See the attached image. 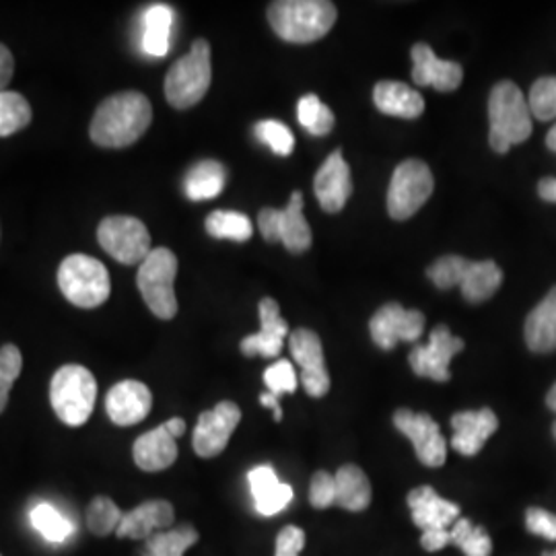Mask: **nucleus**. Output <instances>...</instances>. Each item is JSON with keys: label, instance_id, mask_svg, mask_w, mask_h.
I'll return each instance as SVG.
<instances>
[{"label": "nucleus", "instance_id": "5fc2aeb1", "mask_svg": "<svg viewBox=\"0 0 556 556\" xmlns=\"http://www.w3.org/2000/svg\"><path fill=\"white\" fill-rule=\"evenodd\" d=\"M553 435H555V439H556V422H555V425H553Z\"/></svg>", "mask_w": 556, "mask_h": 556}, {"label": "nucleus", "instance_id": "0eeeda50", "mask_svg": "<svg viewBox=\"0 0 556 556\" xmlns=\"http://www.w3.org/2000/svg\"><path fill=\"white\" fill-rule=\"evenodd\" d=\"M59 287L64 298L83 309H93L103 305L112 289L108 268L100 260L85 254H73L62 260L59 268Z\"/></svg>", "mask_w": 556, "mask_h": 556}, {"label": "nucleus", "instance_id": "5701e85b", "mask_svg": "<svg viewBox=\"0 0 556 556\" xmlns=\"http://www.w3.org/2000/svg\"><path fill=\"white\" fill-rule=\"evenodd\" d=\"M452 447L462 456H477L498 429V418L491 408L464 410L452 417Z\"/></svg>", "mask_w": 556, "mask_h": 556}, {"label": "nucleus", "instance_id": "09e8293b", "mask_svg": "<svg viewBox=\"0 0 556 556\" xmlns=\"http://www.w3.org/2000/svg\"><path fill=\"white\" fill-rule=\"evenodd\" d=\"M260 404H262V406H266V408H270V410L275 413V420H280V418H282V408H280V404H278V397L273 396L270 392H266V394H262V396H260Z\"/></svg>", "mask_w": 556, "mask_h": 556}, {"label": "nucleus", "instance_id": "4468645a", "mask_svg": "<svg viewBox=\"0 0 556 556\" xmlns=\"http://www.w3.org/2000/svg\"><path fill=\"white\" fill-rule=\"evenodd\" d=\"M241 420V410L236 402H219L213 410H204L199 417L192 445L200 457H217L227 447L233 431Z\"/></svg>", "mask_w": 556, "mask_h": 556}, {"label": "nucleus", "instance_id": "6ab92c4d", "mask_svg": "<svg viewBox=\"0 0 556 556\" xmlns=\"http://www.w3.org/2000/svg\"><path fill=\"white\" fill-rule=\"evenodd\" d=\"M260 332L241 340L239 349L245 357L275 358L280 355L285 338L289 337V326L280 318L278 303L275 299L266 298L260 301Z\"/></svg>", "mask_w": 556, "mask_h": 556}, {"label": "nucleus", "instance_id": "f8f14e48", "mask_svg": "<svg viewBox=\"0 0 556 556\" xmlns=\"http://www.w3.org/2000/svg\"><path fill=\"white\" fill-rule=\"evenodd\" d=\"M459 351H464V340L454 337L445 324H439L438 328H433L427 344L422 346L417 344L410 351L408 363L418 378L433 379L443 383L452 379L450 363Z\"/></svg>", "mask_w": 556, "mask_h": 556}, {"label": "nucleus", "instance_id": "9b49d317", "mask_svg": "<svg viewBox=\"0 0 556 556\" xmlns=\"http://www.w3.org/2000/svg\"><path fill=\"white\" fill-rule=\"evenodd\" d=\"M258 227L266 241H280L289 252L301 254L312 245V229L303 217V194L293 192L289 204L278 208H262Z\"/></svg>", "mask_w": 556, "mask_h": 556}, {"label": "nucleus", "instance_id": "f704fd0d", "mask_svg": "<svg viewBox=\"0 0 556 556\" xmlns=\"http://www.w3.org/2000/svg\"><path fill=\"white\" fill-rule=\"evenodd\" d=\"M31 105L15 91H0V137H11L31 122Z\"/></svg>", "mask_w": 556, "mask_h": 556}, {"label": "nucleus", "instance_id": "a19ab883", "mask_svg": "<svg viewBox=\"0 0 556 556\" xmlns=\"http://www.w3.org/2000/svg\"><path fill=\"white\" fill-rule=\"evenodd\" d=\"M264 383L273 396L293 394L298 390V374L293 369V363L287 358H280L275 365H270L264 371Z\"/></svg>", "mask_w": 556, "mask_h": 556}, {"label": "nucleus", "instance_id": "a211bd4d", "mask_svg": "<svg viewBox=\"0 0 556 556\" xmlns=\"http://www.w3.org/2000/svg\"><path fill=\"white\" fill-rule=\"evenodd\" d=\"M314 190H316L319 206L326 213H340L346 200L351 199L353 194L351 167L342 157L340 149L321 163L314 179Z\"/></svg>", "mask_w": 556, "mask_h": 556}, {"label": "nucleus", "instance_id": "ddd939ff", "mask_svg": "<svg viewBox=\"0 0 556 556\" xmlns=\"http://www.w3.org/2000/svg\"><path fill=\"white\" fill-rule=\"evenodd\" d=\"M394 427L415 445L418 462L439 468L447 459V441L441 435L438 422L425 413L400 408L394 415Z\"/></svg>", "mask_w": 556, "mask_h": 556}, {"label": "nucleus", "instance_id": "393cba45", "mask_svg": "<svg viewBox=\"0 0 556 556\" xmlns=\"http://www.w3.org/2000/svg\"><path fill=\"white\" fill-rule=\"evenodd\" d=\"M132 457L142 472H161L178 459L176 438L161 425L135 441Z\"/></svg>", "mask_w": 556, "mask_h": 556}, {"label": "nucleus", "instance_id": "c9c22d12", "mask_svg": "<svg viewBox=\"0 0 556 556\" xmlns=\"http://www.w3.org/2000/svg\"><path fill=\"white\" fill-rule=\"evenodd\" d=\"M29 521L36 532L48 542H64L73 534V523L50 503H40L29 511Z\"/></svg>", "mask_w": 556, "mask_h": 556}, {"label": "nucleus", "instance_id": "603ef678", "mask_svg": "<svg viewBox=\"0 0 556 556\" xmlns=\"http://www.w3.org/2000/svg\"><path fill=\"white\" fill-rule=\"evenodd\" d=\"M546 404H548V408L556 413V383L551 388V392H548V396H546Z\"/></svg>", "mask_w": 556, "mask_h": 556}, {"label": "nucleus", "instance_id": "412c9836", "mask_svg": "<svg viewBox=\"0 0 556 556\" xmlns=\"http://www.w3.org/2000/svg\"><path fill=\"white\" fill-rule=\"evenodd\" d=\"M408 507L415 526L422 532L452 530L459 519V505L441 497L433 486H418L408 493Z\"/></svg>", "mask_w": 556, "mask_h": 556}, {"label": "nucleus", "instance_id": "c03bdc74", "mask_svg": "<svg viewBox=\"0 0 556 556\" xmlns=\"http://www.w3.org/2000/svg\"><path fill=\"white\" fill-rule=\"evenodd\" d=\"M305 548V532L298 526H287L278 532L275 556H299Z\"/></svg>", "mask_w": 556, "mask_h": 556}, {"label": "nucleus", "instance_id": "79ce46f5", "mask_svg": "<svg viewBox=\"0 0 556 556\" xmlns=\"http://www.w3.org/2000/svg\"><path fill=\"white\" fill-rule=\"evenodd\" d=\"M309 505L316 509H328L337 505V482L326 470H318L309 482Z\"/></svg>", "mask_w": 556, "mask_h": 556}, {"label": "nucleus", "instance_id": "de8ad7c7", "mask_svg": "<svg viewBox=\"0 0 556 556\" xmlns=\"http://www.w3.org/2000/svg\"><path fill=\"white\" fill-rule=\"evenodd\" d=\"M538 194H540V199L546 200V202H555L556 204V178L540 179Z\"/></svg>", "mask_w": 556, "mask_h": 556}, {"label": "nucleus", "instance_id": "49530a36", "mask_svg": "<svg viewBox=\"0 0 556 556\" xmlns=\"http://www.w3.org/2000/svg\"><path fill=\"white\" fill-rule=\"evenodd\" d=\"M13 75H15V59H13L11 50L4 43H0V91L7 89Z\"/></svg>", "mask_w": 556, "mask_h": 556}, {"label": "nucleus", "instance_id": "cd10ccee", "mask_svg": "<svg viewBox=\"0 0 556 556\" xmlns=\"http://www.w3.org/2000/svg\"><path fill=\"white\" fill-rule=\"evenodd\" d=\"M337 482V505L346 509V511H365L371 505V482L367 475L355 466V464H346L334 475Z\"/></svg>", "mask_w": 556, "mask_h": 556}, {"label": "nucleus", "instance_id": "7ed1b4c3", "mask_svg": "<svg viewBox=\"0 0 556 556\" xmlns=\"http://www.w3.org/2000/svg\"><path fill=\"white\" fill-rule=\"evenodd\" d=\"M268 21L278 38L312 43L334 27L337 7L328 0H277L268 7Z\"/></svg>", "mask_w": 556, "mask_h": 556}, {"label": "nucleus", "instance_id": "aec40b11", "mask_svg": "<svg viewBox=\"0 0 556 556\" xmlns=\"http://www.w3.org/2000/svg\"><path fill=\"white\" fill-rule=\"evenodd\" d=\"M413 79L420 87H433L438 91H456L464 79V68L452 62L441 60L429 43L413 46Z\"/></svg>", "mask_w": 556, "mask_h": 556}, {"label": "nucleus", "instance_id": "6e6552de", "mask_svg": "<svg viewBox=\"0 0 556 556\" xmlns=\"http://www.w3.org/2000/svg\"><path fill=\"white\" fill-rule=\"evenodd\" d=\"M178 275V258L167 248H155L140 264L137 285L147 307L161 319H172L178 314V299L174 280Z\"/></svg>", "mask_w": 556, "mask_h": 556}, {"label": "nucleus", "instance_id": "f257e3e1", "mask_svg": "<svg viewBox=\"0 0 556 556\" xmlns=\"http://www.w3.org/2000/svg\"><path fill=\"white\" fill-rule=\"evenodd\" d=\"M153 108L140 91H124L101 101L91 119V140L103 149L135 144L149 130Z\"/></svg>", "mask_w": 556, "mask_h": 556}, {"label": "nucleus", "instance_id": "c756f323", "mask_svg": "<svg viewBox=\"0 0 556 556\" xmlns=\"http://www.w3.org/2000/svg\"><path fill=\"white\" fill-rule=\"evenodd\" d=\"M227 181V172L219 161H200L184 181L186 197L190 200L217 199Z\"/></svg>", "mask_w": 556, "mask_h": 556}, {"label": "nucleus", "instance_id": "e433bc0d", "mask_svg": "<svg viewBox=\"0 0 556 556\" xmlns=\"http://www.w3.org/2000/svg\"><path fill=\"white\" fill-rule=\"evenodd\" d=\"M124 514L110 497H96L87 507V528L96 536L116 534Z\"/></svg>", "mask_w": 556, "mask_h": 556}, {"label": "nucleus", "instance_id": "2eb2a0df", "mask_svg": "<svg viewBox=\"0 0 556 556\" xmlns=\"http://www.w3.org/2000/svg\"><path fill=\"white\" fill-rule=\"evenodd\" d=\"M425 316L417 309H404L400 303H388L369 321L374 342L383 351H392L397 342H417L425 332Z\"/></svg>", "mask_w": 556, "mask_h": 556}, {"label": "nucleus", "instance_id": "3c124183", "mask_svg": "<svg viewBox=\"0 0 556 556\" xmlns=\"http://www.w3.org/2000/svg\"><path fill=\"white\" fill-rule=\"evenodd\" d=\"M546 147L556 153V124L551 128V132H548V137H546Z\"/></svg>", "mask_w": 556, "mask_h": 556}, {"label": "nucleus", "instance_id": "c85d7f7f", "mask_svg": "<svg viewBox=\"0 0 556 556\" xmlns=\"http://www.w3.org/2000/svg\"><path fill=\"white\" fill-rule=\"evenodd\" d=\"M174 11L167 4H153L142 15V50L161 59L169 52Z\"/></svg>", "mask_w": 556, "mask_h": 556}, {"label": "nucleus", "instance_id": "864d4df0", "mask_svg": "<svg viewBox=\"0 0 556 556\" xmlns=\"http://www.w3.org/2000/svg\"><path fill=\"white\" fill-rule=\"evenodd\" d=\"M542 556H556V551H548V553H544Z\"/></svg>", "mask_w": 556, "mask_h": 556}, {"label": "nucleus", "instance_id": "20e7f679", "mask_svg": "<svg viewBox=\"0 0 556 556\" xmlns=\"http://www.w3.org/2000/svg\"><path fill=\"white\" fill-rule=\"evenodd\" d=\"M429 278L439 289L459 287L462 295L470 303H480L493 298L503 282V270L493 260L462 258V256H443L427 270Z\"/></svg>", "mask_w": 556, "mask_h": 556}, {"label": "nucleus", "instance_id": "6e6d98bb", "mask_svg": "<svg viewBox=\"0 0 556 556\" xmlns=\"http://www.w3.org/2000/svg\"><path fill=\"white\" fill-rule=\"evenodd\" d=\"M0 556H2V555H0Z\"/></svg>", "mask_w": 556, "mask_h": 556}, {"label": "nucleus", "instance_id": "dca6fc26", "mask_svg": "<svg viewBox=\"0 0 556 556\" xmlns=\"http://www.w3.org/2000/svg\"><path fill=\"white\" fill-rule=\"evenodd\" d=\"M291 355L301 367V386L312 397H321L330 390V376L324 361L321 340L316 332L299 328L289 337Z\"/></svg>", "mask_w": 556, "mask_h": 556}, {"label": "nucleus", "instance_id": "8fccbe9b", "mask_svg": "<svg viewBox=\"0 0 556 556\" xmlns=\"http://www.w3.org/2000/svg\"><path fill=\"white\" fill-rule=\"evenodd\" d=\"M165 425V429L174 435V438L178 439L184 435V431H186V422H184V418H169L167 422H163Z\"/></svg>", "mask_w": 556, "mask_h": 556}, {"label": "nucleus", "instance_id": "4c0bfd02", "mask_svg": "<svg viewBox=\"0 0 556 556\" xmlns=\"http://www.w3.org/2000/svg\"><path fill=\"white\" fill-rule=\"evenodd\" d=\"M21 369H23V357H21L20 346L4 344L0 349V415L9 404L11 388L20 378Z\"/></svg>", "mask_w": 556, "mask_h": 556}, {"label": "nucleus", "instance_id": "473e14b6", "mask_svg": "<svg viewBox=\"0 0 556 556\" xmlns=\"http://www.w3.org/2000/svg\"><path fill=\"white\" fill-rule=\"evenodd\" d=\"M298 119L299 124L314 137L330 135L334 128V122H337L332 110L326 103H321L318 96H314V93H307L299 100Z\"/></svg>", "mask_w": 556, "mask_h": 556}, {"label": "nucleus", "instance_id": "b1692460", "mask_svg": "<svg viewBox=\"0 0 556 556\" xmlns=\"http://www.w3.org/2000/svg\"><path fill=\"white\" fill-rule=\"evenodd\" d=\"M248 482L260 516H277L293 501V489L287 482H280L275 468L268 464L252 468L248 472Z\"/></svg>", "mask_w": 556, "mask_h": 556}, {"label": "nucleus", "instance_id": "a18cd8bd", "mask_svg": "<svg viewBox=\"0 0 556 556\" xmlns=\"http://www.w3.org/2000/svg\"><path fill=\"white\" fill-rule=\"evenodd\" d=\"M450 544H452L450 530H431V532H422V536H420V546L427 553H439Z\"/></svg>", "mask_w": 556, "mask_h": 556}, {"label": "nucleus", "instance_id": "4be33fe9", "mask_svg": "<svg viewBox=\"0 0 556 556\" xmlns=\"http://www.w3.org/2000/svg\"><path fill=\"white\" fill-rule=\"evenodd\" d=\"M174 521H176V511L169 501H163V498L147 501V503H140L139 507H135L132 511L124 514L116 536L122 540H149L157 532L172 530Z\"/></svg>", "mask_w": 556, "mask_h": 556}, {"label": "nucleus", "instance_id": "bb28decb", "mask_svg": "<svg viewBox=\"0 0 556 556\" xmlns=\"http://www.w3.org/2000/svg\"><path fill=\"white\" fill-rule=\"evenodd\" d=\"M526 344L530 351L546 355L556 351V287L538 303L526 319Z\"/></svg>", "mask_w": 556, "mask_h": 556}, {"label": "nucleus", "instance_id": "f03ea898", "mask_svg": "<svg viewBox=\"0 0 556 556\" xmlns=\"http://www.w3.org/2000/svg\"><path fill=\"white\" fill-rule=\"evenodd\" d=\"M489 142L503 155L532 137V112L523 91L511 80H501L489 98Z\"/></svg>", "mask_w": 556, "mask_h": 556}, {"label": "nucleus", "instance_id": "423d86ee", "mask_svg": "<svg viewBox=\"0 0 556 556\" xmlns=\"http://www.w3.org/2000/svg\"><path fill=\"white\" fill-rule=\"evenodd\" d=\"M213 80L211 46L200 40L192 43L186 56L176 60L165 77V98L176 110H188L197 105L208 91Z\"/></svg>", "mask_w": 556, "mask_h": 556}, {"label": "nucleus", "instance_id": "a878e982", "mask_svg": "<svg viewBox=\"0 0 556 556\" xmlns=\"http://www.w3.org/2000/svg\"><path fill=\"white\" fill-rule=\"evenodd\" d=\"M374 101L381 114L415 119L425 112V100L413 87L400 80H381L374 89Z\"/></svg>", "mask_w": 556, "mask_h": 556}, {"label": "nucleus", "instance_id": "f3484780", "mask_svg": "<svg viewBox=\"0 0 556 556\" xmlns=\"http://www.w3.org/2000/svg\"><path fill=\"white\" fill-rule=\"evenodd\" d=\"M153 408L151 390L137 379H124L116 383L105 397V410L118 427H132L149 417Z\"/></svg>", "mask_w": 556, "mask_h": 556}, {"label": "nucleus", "instance_id": "7c9ffc66", "mask_svg": "<svg viewBox=\"0 0 556 556\" xmlns=\"http://www.w3.org/2000/svg\"><path fill=\"white\" fill-rule=\"evenodd\" d=\"M199 540V530L194 526L181 523L178 528L149 538L144 544V556H184Z\"/></svg>", "mask_w": 556, "mask_h": 556}, {"label": "nucleus", "instance_id": "2f4dec72", "mask_svg": "<svg viewBox=\"0 0 556 556\" xmlns=\"http://www.w3.org/2000/svg\"><path fill=\"white\" fill-rule=\"evenodd\" d=\"M450 534H452V544L466 556L493 555V540L489 536V532L482 526H475L466 517L457 519Z\"/></svg>", "mask_w": 556, "mask_h": 556}, {"label": "nucleus", "instance_id": "37998d69", "mask_svg": "<svg viewBox=\"0 0 556 556\" xmlns=\"http://www.w3.org/2000/svg\"><path fill=\"white\" fill-rule=\"evenodd\" d=\"M526 528L534 536L546 538V540H556V516L542 509V507H530L526 511Z\"/></svg>", "mask_w": 556, "mask_h": 556}, {"label": "nucleus", "instance_id": "ea45409f", "mask_svg": "<svg viewBox=\"0 0 556 556\" xmlns=\"http://www.w3.org/2000/svg\"><path fill=\"white\" fill-rule=\"evenodd\" d=\"M256 137L262 140L264 144H268L277 155L280 157H287L293 153V147H295V139H293V132L277 119H262L256 124Z\"/></svg>", "mask_w": 556, "mask_h": 556}, {"label": "nucleus", "instance_id": "58836bf2", "mask_svg": "<svg viewBox=\"0 0 556 556\" xmlns=\"http://www.w3.org/2000/svg\"><path fill=\"white\" fill-rule=\"evenodd\" d=\"M528 105L532 116L542 122L556 118V77H542L538 79L532 89Z\"/></svg>", "mask_w": 556, "mask_h": 556}, {"label": "nucleus", "instance_id": "9d476101", "mask_svg": "<svg viewBox=\"0 0 556 556\" xmlns=\"http://www.w3.org/2000/svg\"><path fill=\"white\" fill-rule=\"evenodd\" d=\"M98 241L112 258L126 266L142 264L151 254V233L144 223L135 217H105L98 229Z\"/></svg>", "mask_w": 556, "mask_h": 556}, {"label": "nucleus", "instance_id": "39448f33", "mask_svg": "<svg viewBox=\"0 0 556 556\" xmlns=\"http://www.w3.org/2000/svg\"><path fill=\"white\" fill-rule=\"evenodd\" d=\"M98 381L83 365H64L50 381V402L56 417L68 427H83L93 415Z\"/></svg>", "mask_w": 556, "mask_h": 556}, {"label": "nucleus", "instance_id": "1a4fd4ad", "mask_svg": "<svg viewBox=\"0 0 556 556\" xmlns=\"http://www.w3.org/2000/svg\"><path fill=\"white\" fill-rule=\"evenodd\" d=\"M435 179L429 165L420 160L402 161L394 169L388 190V213L394 220L410 219L431 199Z\"/></svg>", "mask_w": 556, "mask_h": 556}, {"label": "nucleus", "instance_id": "72a5a7b5", "mask_svg": "<svg viewBox=\"0 0 556 556\" xmlns=\"http://www.w3.org/2000/svg\"><path fill=\"white\" fill-rule=\"evenodd\" d=\"M206 233L215 239L248 241L254 233V227L243 213L236 211H215L206 217Z\"/></svg>", "mask_w": 556, "mask_h": 556}]
</instances>
